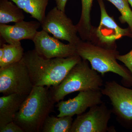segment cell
Returning <instances> with one entry per match:
<instances>
[{
    "label": "cell",
    "mask_w": 132,
    "mask_h": 132,
    "mask_svg": "<svg viewBox=\"0 0 132 132\" xmlns=\"http://www.w3.org/2000/svg\"><path fill=\"white\" fill-rule=\"evenodd\" d=\"M81 59L78 55L67 58L47 59L34 49L24 53L22 60L34 86L51 87L59 85Z\"/></svg>",
    "instance_id": "6da1fadb"
},
{
    "label": "cell",
    "mask_w": 132,
    "mask_h": 132,
    "mask_svg": "<svg viewBox=\"0 0 132 132\" xmlns=\"http://www.w3.org/2000/svg\"><path fill=\"white\" fill-rule=\"evenodd\" d=\"M55 103L50 87L34 86L22 104L14 121L24 132H41L44 122L53 111Z\"/></svg>",
    "instance_id": "7a4b0ae2"
},
{
    "label": "cell",
    "mask_w": 132,
    "mask_h": 132,
    "mask_svg": "<svg viewBox=\"0 0 132 132\" xmlns=\"http://www.w3.org/2000/svg\"><path fill=\"white\" fill-rule=\"evenodd\" d=\"M77 54L91 64V68L104 76L108 72L116 74L121 77L124 86H132V74L126 67L117 61L119 54L117 49H110L94 45L88 41L81 40L76 45Z\"/></svg>",
    "instance_id": "3957f363"
},
{
    "label": "cell",
    "mask_w": 132,
    "mask_h": 132,
    "mask_svg": "<svg viewBox=\"0 0 132 132\" xmlns=\"http://www.w3.org/2000/svg\"><path fill=\"white\" fill-rule=\"evenodd\" d=\"M88 62L86 60L81 59L71 69L59 85L50 87L52 97L56 103L75 92L101 90L103 85L102 77L90 67Z\"/></svg>",
    "instance_id": "277c9868"
},
{
    "label": "cell",
    "mask_w": 132,
    "mask_h": 132,
    "mask_svg": "<svg viewBox=\"0 0 132 132\" xmlns=\"http://www.w3.org/2000/svg\"><path fill=\"white\" fill-rule=\"evenodd\" d=\"M101 11V20L98 27H92L88 41L108 49H117L116 41L124 37L132 38L129 28H122L107 12L103 0H98Z\"/></svg>",
    "instance_id": "5b68a950"
},
{
    "label": "cell",
    "mask_w": 132,
    "mask_h": 132,
    "mask_svg": "<svg viewBox=\"0 0 132 132\" xmlns=\"http://www.w3.org/2000/svg\"><path fill=\"white\" fill-rule=\"evenodd\" d=\"M101 92L111 101L112 113L122 126L132 129V89L115 81H107Z\"/></svg>",
    "instance_id": "8992f818"
},
{
    "label": "cell",
    "mask_w": 132,
    "mask_h": 132,
    "mask_svg": "<svg viewBox=\"0 0 132 132\" xmlns=\"http://www.w3.org/2000/svg\"><path fill=\"white\" fill-rule=\"evenodd\" d=\"M34 87L27 68L22 60L0 68V93L28 95Z\"/></svg>",
    "instance_id": "52a82bcc"
},
{
    "label": "cell",
    "mask_w": 132,
    "mask_h": 132,
    "mask_svg": "<svg viewBox=\"0 0 132 132\" xmlns=\"http://www.w3.org/2000/svg\"><path fill=\"white\" fill-rule=\"evenodd\" d=\"M112 112L105 102L92 107L86 113L77 115L70 132H116L108 127Z\"/></svg>",
    "instance_id": "ba28073f"
},
{
    "label": "cell",
    "mask_w": 132,
    "mask_h": 132,
    "mask_svg": "<svg viewBox=\"0 0 132 132\" xmlns=\"http://www.w3.org/2000/svg\"><path fill=\"white\" fill-rule=\"evenodd\" d=\"M42 29L52 34L58 39L76 45L81 40L78 35L77 26L74 25L65 12L55 7L50 11L41 24Z\"/></svg>",
    "instance_id": "9c48e42d"
},
{
    "label": "cell",
    "mask_w": 132,
    "mask_h": 132,
    "mask_svg": "<svg viewBox=\"0 0 132 132\" xmlns=\"http://www.w3.org/2000/svg\"><path fill=\"white\" fill-rule=\"evenodd\" d=\"M32 41L36 52L47 59L67 58L78 55L76 45L64 44L43 29L37 32Z\"/></svg>",
    "instance_id": "30bf717a"
},
{
    "label": "cell",
    "mask_w": 132,
    "mask_h": 132,
    "mask_svg": "<svg viewBox=\"0 0 132 132\" xmlns=\"http://www.w3.org/2000/svg\"><path fill=\"white\" fill-rule=\"evenodd\" d=\"M103 95L101 90L79 92V94L73 98L57 102L56 106L59 113L57 117H73L75 115H80L85 113L88 108L102 103Z\"/></svg>",
    "instance_id": "8fae6325"
},
{
    "label": "cell",
    "mask_w": 132,
    "mask_h": 132,
    "mask_svg": "<svg viewBox=\"0 0 132 132\" xmlns=\"http://www.w3.org/2000/svg\"><path fill=\"white\" fill-rule=\"evenodd\" d=\"M40 26V22L34 21L23 20L13 26L0 24V35L8 44H17L22 40H33Z\"/></svg>",
    "instance_id": "7c38bea8"
},
{
    "label": "cell",
    "mask_w": 132,
    "mask_h": 132,
    "mask_svg": "<svg viewBox=\"0 0 132 132\" xmlns=\"http://www.w3.org/2000/svg\"><path fill=\"white\" fill-rule=\"evenodd\" d=\"M28 95L14 94L0 97V128L14 121L22 104Z\"/></svg>",
    "instance_id": "4fadbf2b"
},
{
    "label": "cell",
    "mask_w": 132,
    "mask_h": 132,
    "mask_svg": "<svg viewBox=\"0 0 132 132\" xmlns=\"http://www.w3.org/2000/svg\"><path fill=\"white\" fill-rule=\"evenodd\" d=\"M41 24L46 16L49 0H10Z\"/></svg>",
    "instance_id": "5bb4252c"
},
{
    "label": "cell",
    "mask_w": 132,
    "mask_h": 132,
    "mask_svg": "<svg viewBox=\"0 0 132 132\" xmlns=\"http://www.w3.org/2000/svg\"><path fill=\"white\" fill-rule=\"evenodd\" d=\"M23 10L10 0H0V24L24 20Z\"/></svg>",
    "instance_id": "9a60e30c"
},
{
    "label": "cell",
    "mask_w": 132,
    "mask_h": 132,
    "mask_svg": "<svg viewBox=\"0 0 132 132\" xmlns=\"http://www.w3.org/2000/svg\"><path fill=\"white\" fill-rule=\"evenodd\" d=\"M81 12L77 25L78 33L81 40L88 41L93 26L91 22V12L93 0H81Z\"/></svg>",
    "instance_id": "2e32d148"
},
{
    "label": "cell",
    "mask_w": 132,
    "mask_h": 132,
    "mask_svg": "<svg viewBox=\"0 0 132 132\" xmlns=\"http://www.w3.org/2000/svg\"><path fill=\"white\" fill-rule=\"evenodd\" d=\"M72 116H48L44 122L42 132H70L73 123Z\"/></svg>",
    "instance_id": "e0dca14e"
},
{
    "label": "cell",
    "mask_w": 132,
    "mask_h": 132,
    "mask_svg": "<svg viewBox=\"0 0 132 132\" xmlns=\"http://www.w3.org/2000/svg\"><path fill=\"white\" fill-rule=\"evenodd\" d=\"M2 46L4 50V54L0 60V68L21 61L24 56V49L21 43L15 44H3Z\"/></svg>",
    "instance_id": "ac0fdd59"
},
{
    "label": "cell",
    "mask_w": 132,
    "mask_h": 132,
    "mask_svg": "<svg viewBox=\"0 0 132 132\" xmlns=\"http://www.w3.org/2000/svg\"><path fill=\"white\" fill-rule=\"evenodd\" d=\"M111 3L120 12L119 20L122 24L127 23L132 32V11L128 0H106Z\"/></svg>",
    "instance_id": "d6986e66"
},
{
    "label": "cell",
    "mask_w": 132,
    "mask_h": 132,
    "mask_svg": "<svg viewBox=\"0 0 132 132\" xmlns=\"http://www.w3.org/2000/svg\"><path fill=\"white\" fill-rule=\"evenodd\" d=\"M117 59L123 62L132 74V49L126 54L118 55Z\"/></svg>",
    "instance_id": "ffe728a7"
},
{
    "label": "cell",
    "mask_w": 132,
    "mask_h": 132,
    "mask_svg": "<svg viewBox=\"0 0 132 132\" xmlns=\"http://www.w3.org/2000/svg\"><path fill=\"white\" fill-rule=\"evenodd\" d=\"M0 132H24V130L14 121L10 122L0 128Z\"/></svg>",
    "instance_id": "44dd1931"
},
{
    "label": "cell",
    "mask_w": 132,
    "mask_h": 132,
    "mask_svg": "<svg viewBox=\"0 0 132 132\" xmlns=\"http://www.w3.org/2000/svg\"><path fill=\"white\" fill-rule=\"evenodd\" d=\"M55 1L57 8L65 12L66 5L68 0H55Z\"/></svg>",
    "instance_id": "7402d4cb"
},
{
    "label": "cell",
    "mask_w": 132,
    "mask_h": 132,
    "mask_svg": "<svg viewBox=\"0 0 132 132\" xmlns=\"http://www.w3.org/2000/svg\"><path fill=\"white\" fill-rule=\"evenodd\" d=\"M3 54H4V50L2 46L0 48V60H2L3 57Z\"/></svg>",
    "instance_id": "603a6c76"
},
{
    "label": "cell",
    "mask_w": 132,
    "mask_h": 132,
    "mask_svg": "<svg viewBox=\"0 0 132 132\" xmlns=\"http://www.w3.org/2000/svg\"><path fill=\"white\" fill-rule=\"evenodd\" d=\"M128 1L132 7V0H128Z\"/></svg>",
    "instance_id": "cb8c5ba5"
}]
</instances>
